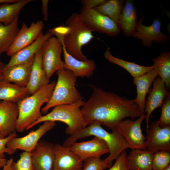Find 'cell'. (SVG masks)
<instances>
[{
  "instance_id": "d6a6232c",
  "label": "cell",
  "mask_w": 170,
  "mask_h": 170,
  "mask_svg": "<svg viewBox=\"0 0 170 170\" xmlns=\"http://www.w3.org/2000/svg\"><path fill=\"white\" fill-rule=\"evenodd\" d=\"M12 170H33L31 152L23 151L20 155L19 159L13 162Z\"/></svg>"
},
{
  "instance_id": "f35d334b",
  "label": "cell",
  "mask_w": 170,
  "mask_h": 170,
  "mask_svg": "<svg viewBox=\"0 0 170 170\" xmlns=\"http://www.w3.org/2000/svg\"><path fill=\"white\" fill-rule=\"evenodd\" d=\"M49 2L48 0H42V13L45 21H47L48 19V5Z\"/></svg>"
},
{
  "instance_id": "60d3db41",
  "label": "cell",
  "mask_w": 170,
  "mask_h": 170,
  "mask_svg": "<svg viewBox=\"0 0 170 170\" xmlns=\"http://www.w3.org/2000/svg\"><path fill=\"white\" fill-rule=\"evenodd\" d=\"M19 0H0V4L13 3L16 2Z\"/></svg>"
},
{
  "instance_id": "4fadbf2b",
  "label": "cell",
  "mask_w": 170,
  "mask_h": 170,
  "mask_svg": "<svg viewBox=\"0 0 170 170\" xmlns=\"http://www.w3.org/2000/svg\"><path fill=\"white\" fill-rule=\"evenodd\" d=\"M44 25L41 20L32 22L29 27L23 23L13 44L6 52L7 55L11 56L33 43L42 32Z\"/></svg>"
},
{
  "instance_id": "5b68a950",
  "label": "cell",
  "mask_w": 170,
  "mask_h": 170,
  "mask_svg": "<svg viewBox=\"0 0 170 170\" xmlns=\"http://www.w3.org/2000/svg\"><path fill=\"white\" fill-rule=\"evenodd\" d=\"M84 103L83 99H82L73 104L55 106L50 112L41 117L27 130L39 123L45 121H60L67 126L65 129V133L71 135L86 127L87 125L81 111V107Z\"/></svg>"
},
{
  "instance_id": "44dd1931",
  "label": "cell",
  "mask_w": 170,
  "mask_h": 170,
  "mask_svg": "<svg viewBox=\"0 0 170 170\" xmlns=\"http://www.w3.org/2000/svg\"><path fill=\"white\" fill-rule=\"evenodd\" d=\"M53 36L49 31L44 34L42 32L33 43L11 55L4 69L28 61L41 49L45 41Z\"/></svg>"
},
{
  "instance_id": "74e56055",
  "label": "cell",
  "mask_w": 170,
  "mask_h": 170,
  "mask_svg": "<svg viewBox=\"0 0 170 170\" xmlns=\"http://www.w3.org/2000/svg\"><path fill=\"white\" fill-rule=\"evenodd\" d=\"M106 0H82L80 1L83 7L87 8L93 9L102 4Z\"/></svg>"
},
{
  "instance_id": "3957f363",
  "label": "cell",
  "mask_w": 170,
  "mask_h": 170,
  "mask_svg": "<svg viewBox=\"0 0 170 170\" xmlns=\"http://www.w3.org/2000/svg\"><path fill=\"white\" fill-rule=\"evenodd\" d=\"M94 136L103 140L107 144L109 151V156L105 161L111 166L113 161L128 148L129 145L116 129L109 133L98 122H94L87 127L81 129L70 135L64 142L63 145L68 147L79 139Z\"/></svg>"
},
{
  "instance_id": "e0dca14e",
  "label": "cell",
  "mask_w": 170,
  "mask_h": 170,
  "mask_svg": "<svg viewBox=\"0 0 170 170\" xmlns=\"http://www.w3.org/2000/svg\"><path fill=\"white\" fill-rule=\"evenodd\" d=\"M55 156L54 170H82L83 162L69 147L63 145H54Z\"/></svg>"
},
{
  "instance_id": "ac0fdd59",
  "label": "cell",
  "mask_w": 170,
  "mask_h": 170,
  "mask_svg": "<svg viewBox=\"0 0 170 170\" xmlns=\"http://www.w3.org/2000/svg\"><path fill=\"white\" fill-rule=\"evenodd\" d=\"M18 116L16 104L2 101L0 103V133L6 137L16 133V126Z\"/></svg>"
},
{
  "instance_id": "cb8c5ba5",
  "label": "cell",
  "mask_w": 170,
  "mask_h": 170,
  "mask_svg": "<svg viewBox=\"0 0 170 170\" xmlns=\"http://www.w3.org/2000/svg\"><path fill=\"white\" fill-rule=\"evenodd\" d=\"M30 95L26 87L12 83L3 79L0 80V100L17 104Z\"/></svg>"
},
{
  "instance_id": "bcb514c9",
  "label": "cell",
  "mask_w": 170,
  "mask_h": 170,
  "mask_svg": "<svg viewBox=\"0 0 170 170\" xmlns=\"http://www.w3.org/2000/svg\"><path fill=\"white\" fill-rule=\"evenodd\" d=\"M0 170H1V168H0Z\"/></svg>"
},
{
  "instance_id": "9a60e30c",
  "label": "cell",
  "mask_w": 170,
  "mask_h": 170,
  "mask_svg": "<svg viewBox=\"0 0 170 170\" xmlns=\"http://www.w3.org/2000/svg\"><path fill=\"white\" fill-rule=\"evenodd\" d=\"M69 148L83 162L91 157H100L103 155L109 153L105 141L96 137L88 141L75 142Z\"/></svg>"
},
{
  "instance_id": "ab89813d",
  "label": "cell",
  "mask_w": 170,
  "mask_h": 170,
  "mask_svg": "<svg viewBox=\"0 0 170 170\" xmlns=\"http://www.w3.org/2000/svg\"><path fill=\"white\" fill-rule=\"evenodd\" d=\"M14 161V159L12 158L7 160L5 165L1 170H12V165Z\"/></svg>"
},
{
  "instance_id": "f1b7e54d",
  "label": "cell",
  "mask_w": 170,
  "mask_h": 170,
  "mask_svg": "<svg viewBox=\"0 0 170 170\" xmlns=\"http://www.w3.org/2000/svg\"><path fill=\"white\" fill-rule=\"evenodd\" d=\"M32 0H19L11 3H6L0 5V23L5 25L11 24L19 16L20 10Z\"/></svg>"
},
{
  "instance_id": "f546056e",
  "label": "cell",
  "mask_w": 170,
  "mask_h": 170,
  "mask_svg": "<svg viewBox=\"0 0 170 170\" xmlns=\"http://www.w3.org/2000/svg\"><path fill=\"white\" fill-rule=\"evenodd\" d=\"M152 60L153 69L168 89L170 86V52H163Z\"/></svg>"
},
{
  "instance_id": "b9f144b4",
  "label": "cell",
  "mask_w": 170,
  "mask_h": 170,
  "mask_svg": "<svg viewBox=\"0 0 170 170\" xmlns=\"http://www.w3.org/2000/svg\"><path fill=\"white\" fill-rule=\"evenodd\" d=\"M6 64L0 60V71L3 70L5 68Z\"/></svg>"
},
{
  "instance_id": "d6986e66",
  "label": "cell",
  "mask_w": 170,
  "mask_h": 170,
  "mask_svg": "<svg viewBox=\"0 0 170 170\" xmlns=\"http://www.w3.org/2000/svg\"><path fill=\"white\" fill-rule=\"evenodd\" d=\"M34 57L35 56L25 63L4 69L1 71L3 79L26 87L29 81Z\"/></svg>"
},
{
  "instance_id": "30bf717a",
  "label": "cell",
  "mask_w": 170,
  "mask_h": 170,
  "mask_svg": "<svg viewBox=\"0 0 170 170\" xmlns=\"http://www.w3.org/2000/svg\"><path fill=\"white\" fill-rule=\"evenodd\" d=\"M144 18V16H142L137 21L131 37L140 40L142 44L148 48L151 47L153 42L163 44L170 39L169 37L162 32L161 24L159 20H155L151 25L146 26L143 24Z\"/></svg>"
},
{
  "instance_id": "e575fe53",
  "label": "cell",
  "mask_w": 170,
  "mask_h": 170,
  "mask_svg": "<svg viewBox=\"0 0 170 170\" xmlns=\"http://www.w3.org/2000/svg\"><path fill=\"white\" fill-rule=\"evenodd\" d=\"M84 162L82 170H104L111 166L100 157L89 158Z\"/></svg>"
},
{
  "instance_id": "d4e9b609",
  "label": "cell",
  "mask_w": 170,
  "mask_h": 170,
  "mask_svg": "<svg viewBox=\"0 0 170 170\" xmlns=\"http://www.w3.org/2000/svg\"><path fill=\"white\" fill-rule=\"evenodd\" d=\"M154 154L147 150L132 149L127 156L129 170H152Z\"/></svg>"
},
{
  "instance_id": "7c38bea8",
  "label": "cell",
  "mask_w": 170,
  "mask_h": 170,
  "mask_svg": "<svg viewBox=\"0 0 170 170\" xmlns=\"http://www.w3.org/2000/svg\"><path fill=\"white\" fill-rule=\"evenodd\" d=\"M146 150L153 153L160 150L170 151V126L161 127L157 121L153 122L147 131Z\"/></svg>"
},
{
  "instance_id": "f6af8a7d",
  "label": "cell",
  "mask_w": 170,
  "mask_h": 170,
  "mask_svg": "<svg viewBox=\"0 0 170 170\" xmlns=\"http://www.w3.org/2000/svg\"><path fill=\"white\" fill-rule=\"evenodd\" d=\"M4 137H4L3 136H2L0 133V138H4Z\"/></svg>"
},
{
  "instance_id": "277c9868",
  "label": "cell",
  "mask_w": 170,
  "mask_h": 170,
  "mask_svg": "<svg viewBox=\"0 0 170 170\" xmlns=\"http://www.w3.org/2000/svg\"><path fill=\"white\" fill-rule=\"evenodd\" d=\"M56 82L53 81L40 90L24 98L17 104L18 116L16 130L22 133L42 115L41 110L42 105L47 103L51 97Z\"/></svg>"
},
{
  "instance_id": "7bdbcfd3",
  "label": "cell",
  "mask_w": 170,
  "mask_h": 170,
  "mask_svg": "<svg viewBox=\"0 0 170 170\" xmlns=\"http://www.w3.org/2000/svg\"><path fill=\"white\" fill-rule=\"evenodd\" d=\"M163 170H170V165H169Z\"/></svg>"
},
{
  "instance_id": "7402d4cb",
  "label": "cell",
  "mask_w": 170,
  "mask_h": 170,
  "mask_svg": "<svg viewBox=\"0 0 170 170\" xmlns=\"http://www.w3.org/2000/svg\"><path fill=\"white\" fill-rule=\"evenodd\" d=\"M62 45L64 59V69L71 71L76 78L88 77L92 76L96 68L95 62L90 60L82 61L77 59L69 54L64 46Z\"/></svg>"
},
{
  "instance_id": "ffe728a7",
  "label": "cell",
  "mask_w": 170,
  "mask_h": 170,
  "mask_svg": "<svg viewBox=\"0 0 170 170\" xmlns=\"http://www.w3.org/2000/svg\"><path fill=\"white\" fill-rule=\"evenodd\" d=\"M43 68L41 50L35 54L34 60L31 72L30 78L26 88L30 94L32 95L49 83Z\"/></svg>"
},
{
  "instance_id": "d590c367",
  "label": "cell",
  "mask_w": 170,
  "mask_h": 170,
  "mask_svg": "<svg viewBox=\"0 0 170 170\" xmlns=\"http://www.w3.org/2000/svg\"><path fill=\"white\" fill-rule=\"evenodd\" d=\"M162 107L160 119L157 122L160 126L163 128L170 126V94L169 92L166 96Z\"/></svg>"
},
{
  "instance_id": "484cf974",
  "label": "cell",
  "mask_w": 170,
  "mask_h": 170,
  "mask_svg": "<svg viewBox=\"0 0 170 170\" xmlns=\"http://www.w3.org/2000/svg\"><path fill=\"white\" fill-rule=\"evenodd\" d=\"M137 15L133 2L127 0L124 4L118 23L124 35L129 37L134 31L137 22Z\"/></svg>"
},
{
  "instance_id": "8fae6325",
  "label": "cell",
  "mask_w": 170,
  "mask_h": 170,
  "mask_svg": "<svg viewBox=\"0 0 170 170\" xmlns=\"http://www.w3.org/2000/svg\"><path fill=\"white\" fill-rule=\"evenodd\" d=\"M55 125V122H44L37 129L32 130L27 135L11 139L7 143L6 146L16 150H20L31 152L35 149L42 137Z\"/></svg>"
},
{
  "instance_id": "ba28073f",
  "label": "cell",
  "mask_w": 170,
  "mask_h": 170,
  "mask_svg": "<svg viewBox=\"0 0 170 170\" xmlns=\"http://www.w3.org/2000/svg\"><path fill=\"white\" fill-rule=\"evenodd\" d=\"M79 14L86 25L93 32H98L112 36H116L120 33V29L116 22L94 9L82 7Z\"/></svg>"
},
{
  "instance_id": "4316f807",
  "label": "cell",
  "mask_w": 170,
  "mask_h": 170,
  "mask_svg": "<svg viewBox=\"0 0 170 170\" xmlns=\"http://www.w3.org/2000/svg\"><path fill=\"white\" fill-rule=\"evenodd\" d=\"M104 57L109 62L117 65L124 69L133 78L145 74L153 69L152 65L142 66L133 62H129L116 57L112 55L108 48L104 53Z\"/></svg>"
},
{
  "instance_id": "7a4b0ae2",
  "label": "cell",
  "mask_w": 170,
  "mask_h": 170,
  "mask_svg": "<svg viewBox=\"0 0 170 170\" xmlns=\"http://www.w3.org/2000/svg\"><path fill=\"white\" fill-rule=\"evenodd\" d=\"M63 36L58 38L67 52L78 60L85 61L86 57L82 51V46L94 37L93 32L86 25L79 14L73 13L66 21V25H62Z\"/></svg>"
},
{
  "instance_id": "52a82bcc",
  "label": "cell",
  "mask_w": 170,
  "mask_h": 170,
  "mask_svg": "<svg viewBox=\"0 0 170 170\" xmlns=\"http://www.w3.org/2000/svg\"><path fill=\"white\" fill-rule=\"evenodd\" d=\"M41 50L42 67L50 79L55 72L64 68L61 57L62 45L58 38L52 36L45 41Z\"/></svg>"
},
{
  "instance_id": "1f68e13d",
  "label": "cell",
  "mask_w": 170,
  "mask_h": 170,
  "mask_svg": "<svg viewBox=\"0 0 170 170\" xmlns=\"http://www.w3.org/2000/svg\"><path fill=\"white\" fill-rule=\"evenodd\" d=\"M170 151L160 150L154 153L152 170H163L170 165Z\"/></svg>"
},
{
  "instance_id": "ee69618b",
  "label": "cell",
  "mask_w": 170,
  "mask_h": 170,
  "mask_svg": "<svg viewBox=\"0 0 170 170\" xmlns=\"http://www.w3.org/2000/svg\"><path fill=\"white\" fill-rule=\"evenodd\" d=\"M2 79H3V78H2V73L0 71V80Z\"/></svg>"
},
{
  "instance_id": "9c48e42d",
  "label": "cell",
  "mask_w": 170,
  "mask_h": 170,
  "mask_svg": "<svg viewBox=\"0 0 170 170\" xmlns=\"http://www.w3.org/2000/svg\"><path fill=\"white\" fill-rule=\"evenodd\" d=\"M145 117L146 115L144 113L135 121L123 120L117 126L116 129L132 149L146 150L144 144L145 138L141 127Z\"/></svg>"
},
{
  "instance_id": "6da1fadb",
  "label": "cell",
  "mask_w": 170,
  "mask_h": 170,
  "mask_svg": "<svg viewBox=\"0 0 170 170\" xmlns=\"http://www.w3.org/2000/svg\"><path fill=\"white\" fill-rule=\"evenodd\" d=\"M89 99L81 107L87 125L98 122L113 130L126 117L133 120L143 114L134 99H129L114 93L105 91L93 85Z\"/></svg>"
},
{
  "instance_id": "836d02e7",
  "label": "cell",
  "mask_w": 170,
  "mask_h": 170,
  "mask_svg": "<svg viewBox=\"0 0 170 170\" xmlns=\"http://www.w3.org/2000/svg\"><path fill=\"white\" fill-rule=\"evenodd\" d=\"M17 137L16 133H12L3 138H0V168H3L5 165L7 160L5 158L4 154L7 153L9 155L14 154L16 150L7 147L8 141L11 139Z\"/></svg>"
},
{
  "instance_id": "4dcf8cb0",
  "label": "cell",
  "mask_w": 170,
  "mask_h": 170,
  "mask_svg": "<svg viewBox=\"0 0 170 170\" xmlns=\"http://www.w3.org/2000/svg\"><path fill=\"white\" fill-rule=\"evenodd\" d=\"M122 0H108L94 8L96 11L105 15L114 21L118 25L124 4Z\"/></svg>"
},
{
  "instance_id": "8d00e7d4",
  "label": "cell",
  "mask_w": 170,
  "mask_h": 170,
  "mask_svg": "<svg viewBox=\"0 0 170 170\" xmlns=\"http://www.w3.org/2000/svg\"><path fill=\"white\" fill-rule=\"evenodd\" d=\"M127 156L125 150L123 151L116 160L113 166L108 170H129Z\"/></svg>"
},
{
  "instance_id": "8992f818",
  "label": "cell",
  "mask_w": 170,
  "mask_h": 170,
  "mask_svg": "<svg viewBox=\"0 0 170 170\" xmlns=\"http://www.w3.org/2000/svg\"><path fill=\"white\" fill-rule=\"evenodd\" d=\"M58 80L49 101L42 109V113L58 105L72 104L83 99L75 87L77 78L71 71L64 68L56 72Z\"/></svg>"
},
{
  "instance_id": "5bb4252c",
  "label": "cell",
  "mask_w": 170,
  "mask_h": 170,
  "mask_svg": "<svg viewBox=\"0 0 170 170\" xmlns=\"http://www.w3.org/2000/svg\"><path fill=\"white\" fill-rule=\"evenodd\" d=\"M33 170H54L55 160L54 145L40 140L31 152Z\"/></svg>"
},
{
  "instance_id": "83f0119b",
  "label": "cell",
  "mask_w": 170,
  "mask_h": 170,
  "mask_svg": "<svg viewBox=\"0 0 170 170\" xmlns=\"http://www.w3.org/2000/svg\"><path fill=\"white\" fill-rule=\"evenodd\" d=\"M19 17L10 24L0 23V55L6 52L13 44L20 29L18 26Z\"/></svg>"
},
{
  "instance_id": "603a6c76",
  "label": "cell",
  "mask_w": 170,
  "mask_h": 170,
  "mask_svg": "<svg viewBox=\"0 0 170 170\" xmlns=\"http://www.w3.org/2000/svg\"><path fill=\"white\" fill-rule=\"evenodd\" d=\"M158 76L153 69L148 72L133 78V83L136 87L137 96L134 100L142 113H144L146 97L154 80Z\"/></svg>"
},
{
  "instance_id": "2e32d148",
  "label": "cell",
  "mask_w": 170,
  "mask_h": 170,
  "mask_svg": "<svg viewBox=\"0 0 170 170\" xmlns=\"http://www.w3.org/2000/svg\"><path fill=\"white\" fill-rule=\"evenodd\" d=\"M153 86L148 92V95L146 100L144 113L146 129L147 131L149 127L150 116L156 108L161 107L165 98L169 92L165 82L159 77H157L154 81Z\"/></svg>"
}]
</instances>
